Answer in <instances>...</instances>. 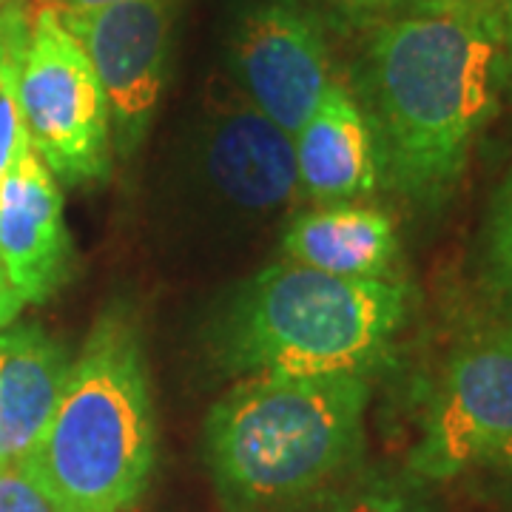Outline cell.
Segmentation results:
<instances>
[{"instance_id": "obj_20", "label": "cell", "mask_w": 512, "mask_h": 512, "mask_svg": "<svg viewBox=\"0 0 512 512\" xmlns=\"http://www.w3.org/2000/svg\"><path fill=\"white\" fill-rule=\"evenodd\" d=\"M111 3H123V0H57L60 9H100V6H111Z\"/></svg>"}, {"instance_id": "obj_22", "label": "cell", "mask_w": 512, "mask_h": 512, "mask_svg": "<svg viewBox=\"0 0 512 512\" xmlns=\"http://www.w3.org/2000/svg\"><path fill=\"white\" fill-rule=\"evenodd\" d=\"M447 3H487V0H447Z\"/></svg>"}, {"instance_id": "obj_23", "label": "cell", "mask_w": 512, "mask_h": 512, "mask_svg": "<svg viewBox=\"0 0 512 512\" xmlns=\"http://www.w3.org/2000/svg\"><path fill=\"white\" fill-rule=\"evenodd\" d=\"M6 3H12V0H0V6H6Z\"/></svg>"}, {"instance_id": "obj_12", "label": "cell", "mask_w": 512, "mask_h": 512, "mask_svg": "<svg viewBox=\"0 0 512 512\" xmlns=\"http://www.w3.org/2000/svg\"><path fill=\"white\" fill-rule=\"evenodd\" d=\"M66 348L37 325L0 330V461L32 453L69 382Z\"/></svg>"}, {"instance_id": "obj_2", "label": "cell", "mask_w": 512, "mask_h": 512, "mask_svg": "<svg viewBox=\"0 0 512 512\" xmlns=\"http://www.w3.org/2000/svg\"><path fill=\"white\" fill-rule=\"evenodd\" d=\"M370 376H251L205 419V461L231 512H271L322 490L362 453Z\"/></svg>"}, {"instance_id": "obj_8", "label": "cell", "mask_w": 512, "mask_h": 512, "mask_svg": "<svg viewBox=\"0 0 512 512\" xmlns=\"http://www.w3.org/2000/svg\"><path fill=\"white\" fill-rule=\"evenodd\" d=\"M188 185L228 225L279 217L302 200L293 137L239 97L205 114L188 154Z\"/></svg>"}, {"instance_id": "obj_6", "label": "cell", "mask_w": 512, "mask_h": 512, "mask_svg": "<svg viewBox=\"0 0 512 512\" xmlns=\"http://www.w3.org/2000/svg\"><path fill=\"white\" fill-rule=\"evenodd\" d=\"M484 464L512 467V322L478 330L450 353L410 453L419 481Z\"/></svg>"}, {"instance_id": "obj_16", "label": "cell", "mask_w": 512, "mask_h": 512, "mask_svg": "<svg viewBox=\"0 0 512 512\" xmlns=\"http://www.w3.org/2000/svg\"><path fill=\"white\" fill-rule=\"evenodd\" d=\"M328 512H427V504L410 481L370 478L339 498Z\"/></svg>"}, {"instance_id": "obj_11", "label": "cell", "mask_w": 512, "mask_h": 512, "mask_svg": "<svg viewBox=\"0 0 512 512\" xmlns=\"http://www.w3.org/2000/svg\"><path fill=\"white\" fill-rule=\"evenodd\" d=\"M302 197L313 202H350L382 185L376 134L359 100L330 83L308 123L293 134Z\"/></svg>"}, {"instance_id": "obj_19", "label": "cell", "mask_w": 512, "mask_h": 512, "mask_svg": "<svg viewBox=\"0 0 512 512\" xmlns=\"http://www.w3.org/2000/svg\"><path fill=\"white\" fill-rule=\"evenodd\" d=\"M487 6L495 12V18L504 23L507 35L512 37V0H487Z\"/></svg>"}, {"instance_id": "obj_14", "label": "cell", "mask_w": 512, "mask_h": 512, "mask_svg": "<svg viewBox=\"0 0 512 512\" xmlns=\"http://www.w3.org/2000/svg\"><path fill=\"white\" fill-rule=\"evenodd\" d=\"M32 35L26 0L0 6V180L12 168L20 148L29 146L20 117V72Z\"/></svg>"}, {"instance_id": "obj_17", "label": "cell", "mask_w": 512, "mask_h": 512, "mask_svg": "<svg viewBox=\"0 0 512 512\" xmlns=\"http://www.w3.org/2000/svg\"><path fill=\"white\" fill-rule=\"evenodd\" d=\"M0 512H63L26 461H0Z\"/></svg>"}, {"instance_id": "obj_1", "label": "cell", "mask_w": 512, "mask_h": 512, "mask_svg": "<svg viewBox=\"0 0 512 512\" xmlns=\"http://www.w3.org/2000/svg\"><path fill=\"white\" fill-rule=\"evenodd\" d=\"M510 35L487 3L413 0L367 40L359 103L376 134L382 183L439 208L461 183L498 111Z\"/></svg>"}, {"instance_id": "obj_18", "label": "cell", "mask_w": 512, "mask_h": 512, "mask_svg": "<svg viewBox=\"0 0 512 512\" xmlns=\"http://www.w3.org/2000/svg\"><path fill=\"white\" fill-rule=\"evenodd\" d=\"M336 3L350 9V12H373V9L393 6V3H399V0H336Z\"/></svg>"}, {"instance_id": "obj_15", "label": "cell", "mask_w": 512, "mask_h": 512, "mask_svg": "<svg viewBox=\"0 0 512 512\" xmlns=\"http://www.w3.org/2000/svg\"><path fill=\"white\" fill-rule=\"evenodd\" d=\"M484 265L495 291L512 305V171L495 191L484 228Z\"/></svg>"}, {"instance_id": "obj_10", "label": "cell", "mask_w": 512, "mask_h": 512, "mask_svg": "<svg viewBox=\"0 0 512 512\" xmlns=\"http://www.w3.org/2000/svg\"><path fill=\"white\" fill-rule=\"evenodd\" d=\"M72 265L60 183L32 146H23L0 180V271L26 308L55 296Z\"/></svg>"}, {"instance_id": "obj_5", "label": "cell", "mask_w": 512, "mask_h": 512, "mask_svg": "<svg viewBox=\"0 0 512 512\" xmlns=\"http://www.w3.org/2000/svg\"><path fill=\"white\" fill-rule=\"evenodd\" d=\"M20 117L29 146L57 183L94 185L109 177V103L92 60L63 26L57 6H43L32 18L20 72Z\"/></svg>"}, {"instance_id": "obj_7", "label": "cell", "mask_w": 512, "mask_h": 512, "mask_svg": "<svg viewBox=\"0 0 512 512\" xmlns=\"http://www.w3.org/2000/svg\"><path fill=\"white\" fill-rule=\"evenodd\" d=\"M63 26L92 60L111 117V148L131 157L151 131L171 66L174 0H123L100 9H60Z\"/></svg>"}, {"instance_id": "obj_4", "label": "cell", "mask_w": 512, "mask_h": 512, "mask_svg": "<svg viewBox=\"0 0 512 512\" xmlns=\"http://www.w3.org/2000/svg\"><path fill=\"white\" fill-rule=\"evenodd\" d=\"M154 447L146 350L117 305L94 322L55 416L20 461L63 512H126L146 493Z\"/></svg>"}, {"instance_id": "obj_21", "label": "cell", "mask_w": 512, "mask_h": 512, "mask_svg": "<svg viewBox=\"0 0 512 512\" xmlns=\"http://www.w3.org/2000/svg\"><path fill=\"white\" fill-rule=\"evenodd\" d=\"M504 89L510 94L512 100V37L510 43H507V69H504Z\"/></svg>"}, {"instance_id": "obj_9", "label": "cell", "mask_w": 512, "mask_h": 512, "mask_svg": "<svg viewBox=\"0 0 512 512\" xmlns=\"http://www.w3.org/2000/svg\"><path fill=\"white\" fill-rule=\"evenodd\" d=\"M228 66L239 97L291 137L333 83L322 23L296 0L251 3L234 23Z\"/></svg>"}, {"instance_id": "obj_3", "label": "cell", "mask_w": 512, "mask_h": 512, "mask_svg": "<svg viewBox=\"0 0 512 512\" xmlns=\"http://www.w3.org/2000/svg\"><path fill=\"white\" fill-rule=\"evenodd\" d=\"M410 311L396 279H342L296 262L248 276L211 325V350L234 376H370Z\"/></svg>"}, {"instance_id": "obj_13", "label": "cell", "mask_w": 512, "mask_h": 512, "mask_svg": "<svg viewBox=\"0 0 512 512\" xmlns=\"http://www.w3.org/2000/svg\"><path fill=\"white\" fill-rule=\"evenodd\" d=\"M282 254L288 262L342 279H390L399 237L379 208L336 202L299 214L282 234Z\"/></svg>"}]
</instances>
